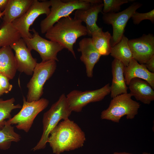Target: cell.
<instances>
[{"label": "cell", "mask_w": 154, "mask_h": 154, "mask_svg": "<svg viewBox=\"0 0 154 154\" xmlns=\"http://www.w3.org/2000/svg\"><path fill=\"white\" fill-rule=\"evenodd\" d=\"M86 140L85 134L80 127L68 118L58 123L52 130L48 143L54 153L61 154L82 147Z\"/></svg>", "instance_id": "cell-1"}, {"label": "cell", "mask_w": 154, "mask_h": 154, "mask_svg": "<svg viewBox=\"0 0 154 154\" xmlns=\"http://www.w3.org/2000/svg\"><path fill=\"white\" fill-rule=\"evenodd\" d=\"M82 23L69 16L62 18L46 32L45 37L67 49L76 59L74 45L79 38L88 34L86 27Z\"/></svg>", "instance_id": "cell-2"}, {"label": "cell", "mask_w": 154, "mask_h": 154, "mask_svg": "<svg viewBox=\"0 0 154 154\" xmlns=\"http://www.w3.org/2000/svg\"><path fill=\"white\" fill-rule=\"evenodd\" d=\"M50 12L40 22L42 34L45 33L62 18L69 16L74 11L87 9L92 4L101 3V0H50Z\"/></svg>", "instance_id": "cell-3"}, {"label": "cell", "mask_w": 154, "mask_h": 154, "mask_svg": "<svg viewBox=\"0 0 154 154\" xmlns=\"http://www.w3.org/2000/svg\"><path fill=\"white\" fill-rule=\"evenodd\" d=\"M72 112L70 109L66 96L61 94L58 100L44 114L42 119L43 132L33 151L44 148L48 143L50 134L60 121L68 118Z\"/></svg>", "instance_id": "cell-4"}, {"label": "cell", "mask_w": 154, "mask_h": 154, "mask_svg": "<svg viewBox=\"0 0 154 154\" xmlns=\"http://www.w3.org/2000/svg\"><path fill=\"white\" fill-rule=\"evenodd\" d=\"M129 93L118 95L111 100L108 108L101 113L102 119L119 123L121 118L126 115L127 119H132L137 114L139 103L133 100Z\"/></svg>", "instance_id": "cell-5"}, {"label": "cell", "mask_w": 154, "mask_h": 154, "mask_svg": "<svg viewBox=\"0 0 154 154\" xmlns=\"http://www.w3.org/2000/svg\"><path fill=\"white\" fill-rule=\"evenodd\" d=\"M56 62L51 60L37 63L32 76L27 85V101L31 102L40 99L43 93L44 85L52 76L56 68Z\"/></svg>", "instance_id": "cell-6"}, {"label": "cell", "mask_w": 154, "mask_h": 154, "mask_svg": "<svg viewBox=\"0 0 154 154\" xmlns=\"http://www.w3.org/2000/svg\"><path fill=\"white\" fill-rule=\"evenodd\" d=\"M23 101V105L20 111L5 123L11 125L15 124L17 129L27 132L36 117L48 106L49 102L46 98H41L38 100L28 102L24 96Z\"/></svg>", "instance_id": "cell-7"}, {"label": "cell", "mask_w": 154, "mask_h": 154, "mask_svg": "<svg viewBox=\"0 0 154 154\" xmlns=\"http://www.w3.org/2000/svg\"><path fill=\"white\" fill-rule=\"evenodd\" d=\"M50 0L40 2L33 0L30 7L21 17L14 21L12 24L18 31L22 38L32 37L30 32V27L38 17L42 14L47 16L50 12Z\"/></svg>", "instance_id": "cell-8"}, {"label": "cell", "mask_w": 154, "mask_h": 154, "mask_svg": "<svg viewBox=\"0 0 154 154\" xmlns=\"http://www.w3.org/2000/svg\"><path fill=\"white\" fill-rule=\"evenodd\" d=\"M142 5L141 3H134L123 11L118 13H102L104 23L112 26L113 33L110 40L111 47L119 42L123 35L125 28L129 19L137 9Z\"/></svg>", "instance_id": "cell-9"}, {"label": "cell", "mask_w": 154, "mask_h": 154, "mask_svg": "<svg viewBox=\"0 0 154 154\" xmlns=\"http://www.w3.org/2000/svg\"><path fill=\"white\" fill-rule=\"evenodd\" d=\"M110 93V87L108 83L101 88L94 90H73L66 97L72 111L79 112L88 104L100 101Z\"/></svg>", "instance_id": "cell-10"}, {"label": "cell", "mask_w": 154, "mask_h": 154, "mask_svg": "<svg viewBox=\"0 0 154 154\" xmlns=\"http://www.w3.org/2000/svg\"><path fill=\"white\" fill-rule=\"evenodd\" d=\"M32 31L33 33L32 38H23L29 49L38 52L42 61L51 60L58 61L57 54L64 48L57 42L42 37L33 28Z\"/></svg>", "instance_id": "cell-11"}, {"label": "cell", "mask_w": 154, "mask_h": 154, "mask_svg": "<svg viewBox=\"0 0 154 154\" xmlns=\"http://www.w3.org/2000/svg\"><path fill=\"white\" fill-rule=\"evenodd\" d=\"M133 58L140 64H145L154 55V36L149 33L129 40Z\"/></svg>", "instance_id": "cell-12"}, {"label": "cell", "mask_w": 154, "mask_h": 154, "mask_svg": "<svg viewBox=\"0 0 154 154\" xmlns=\"http://www.w3.org/2000/svg\"><path fill=\"white\" fill-rule=\"evenodd\" d=\"M10 46L15 52L17 70L28 75H32L37 60L33 57L23 39L21 38Z\"/></svg>", "instance_id": "cell-13"}, {"label": "cell", "mask_w": 154, "mask_h": 154, "mask_svg": "<svg viewBox=\"0 0 154 154\" xmlns=\"http://www.w3.org/2000/svg\"><path fill=\"white\" fill-rule=\"evenodd\" d=\"M78 51L81 53V61L85 65L88 77L93 76V69L101 55L94 47L91 38H84L79 42Z\"/></svg>", "instance_id": "cell-14"}, {"label": "cell", "mask_w": 154, "mask_h": 154, "mask_svg": "<svg viewBox=\"0 0 154 154\" xmlns=\"http://www.w3.org/2000/svg\"><path fill=\"white\" fill-rule=\"evenodd\" d=\"M103 7V3L92 4L87 9H78L75 11L74 18L86 25L88 34L91 36L94 33L102 31L97 25L96 22L98 14L102 12Z\"/></svg>", "instance_id": "cell-15"}, {"label": "cell", "mask_w": 154, "mask_h": 154, "mask_svg": "<svg viewBox=\"0 0 154 154\" xmlns=\"http://www.w3.org/2000/svg\"><path fill=\"white\" fill-rule=\"evenodd\" d=\"M124 76L127 85H129L132 79L137 78L146 81L154 89V73L149 71L144 64H139L133 58L125 67Z\"/></svg>", "instance_id": "cell-16"}, {"label": "cell", "mask_w": 154, "mask_h": 154, "mask_svg": "<svg viewBox=\"0 0 154 154\" xmlns=\"http://www.w3.org/2000/svg\"><path fill=\"white\" fill-rule=\"evenodd\" d=\"M125 66L119 60L114 59L112 63V80L110 87V96L113 98L119 95L127 93L124 76Z\"/></svg>", "instance_id": "cell-17"}, {"label": "cell", "mask_w": 154, "mask_h": 154, "mask_svg": "<svg viewBox=\"0 0 154 154\" xmlns=\"http://www.w3.org/2000/svg\"><path fill=\"white\" fill-rule=\"evenodd\" d=\"M128 85L129 93L137 100L148 105L154 100L153 89L146 81L133 78L131 80Z\"/></svg>", "instance_id": "cell-18"}, {"label": "cell", "mask_w": 154, "mask_h": 154, "mask_svg": "<svg viewBox=\"0 0 154 154\" xmlns=\"http://www.w3.org/2000/svg\"><path fill=\"white\" fill-rule=\"evenodd\" d=\"M33 0H9L5 9L2 24L12 23L27 11Z\"/></svg>", "instance_id": "cell-19"}, {"label": "cell", "mask_w": 154, "mask_h": 154, "mask_svg": "<svg viewBox=\"0 0 154 154\" xmlns=\"http://www.w3.org/2000/svg\"><path fill=\"white\" fill-rule=\"evenodd\" d=\"M17 70L15 55L10 46L0 48V74L9 80L15 77Z\"/></svg>", "instance_id": "cell-20"}, {"label": "cell", "mask_w": 154, "mask_h": 154, "mask_svg": "<svg viewBox=\"0 0 154 154\" xmlns=\"http://www.w3.org/2000/svg\"><path fill=\"white\" fill-rule=\"evenodd\" d=\"M110 54L114 59L121 62L125 66L133 58L129 44V39L124 35L120 41L112 47Z\"/></svg>", "instance_id": "cell-21"}, {"label": "cell", "mask_w": 154, "mask_h": 154, "mask_svg": "<svg viewBox=\"0 0 154 154\" xmlns=\"http://www.w3.org/2000/svg\"><path fill=\"white\" fill-rule=\"evenodd\" d=\"M91 36L93 45L101 55L107 56L110 54L112 36L108 31L104 32L102 31L95 32Z\"/></svg>", "instance_id": "cell-22"}, {"label": "cell", "mask_w": 154, "mask_h": 154, "mask_svg": "<svg viewBox=\"0 0 154 154\" xmlns=\"http://www.w3.org/2000/svg\"><path fill=\"white\" fill-rule=\"evenodd\" d=\"M21 38L12 23L2 24L0 29V46H10Z\"/></svg>", "instance_id": "cell-23"}, {"label": "cell", "mask_w": 154, "mask_h": 154, "mask_svg": "<svg viewBox=\"0 0 154 154\" xmlns=\"http://www.w3.org/2000/svg\"><path fill=\"white\" fill-rule=\"evenodd\" d=\"M21 138L20 135L15 131L11 125L5 123L4 127L0 129V149H9L12 142H18Z\"/></svg>", "instance_id": "cell-24"}, {"label": "cell", "mask_w": 154, "mask_h": 154, "mask_svg": "<svg viewBox=\"0 0 154 154\" xmlns=\"http://www.w3.org/2000/svg\"><path fill=\"white\" fill-rule=\"evenodd\" d=\"M15 99L12 98L9 99L3 100L0 98V129L4 126L6 119L11 118V113L15 109L21 108L19 104L15 105Z\"/></svg>", "instance_id": "cell-25"}, {"label": "cell", "mask_w": 154, "mask_h": 154, "mask_svg": "<svg viewBox=\"0 0 154 154\" xmlns=\"http://www.w3.org/2000/svg\"><path fill=\"white\" fill-rule=\"evenodd\" d=\"M133 1V0H103V7L102 13H106L118 12L122 5Z\"/></svg>", "instance_id": "cell-26"}, {"label": "cell", "mask_w": 154, "mask_h": 154, "mask_svg": "<svg viewBox=\"0 0 154 154\" xmlns=\"http://www.w3.org/2000/svg\"><path fill=\"white\" fill-rule=\"evenodd\" d=\"M135 25H138L143 20H148L152 23L154 22V9L145 13L135 12L131 17Z\"/></svg>", "instance_id": "cell-27"}, {"label": "cell", "mask_w": 154, "mask_h": 154, "mask_svg": "<svg viewBox=\"0 0 154 154\" xmlns=\"http://www.w3.org/2000/svg\"><path fill=\"white\" fill-rule=\"evenodd\" d=\"M9 79L6 76L0 74V84L7 93L12 90L13 86L9 82Z\"/></svg>", "instance_id": "cell-28"}, {"label": "cell", "mask_w": 154, "mask_h": 154, "mask_svg": "<svg viewBox=\"0 0 154 154\" xmlns=\"http://www.w3.org/2000/svg\"><path fill=\"white\" fill-rule=\"evenodd\" d=\"M144 64L149 71L154 73V55Z\"/></svg>", "instance_id": "cell-29"}, {"label": "cell", "mask_w": 154, "mask_h": 154, "mask_svg": "<svg viewBox=\"0 0 154 154\" xmlns=\"http://www.w3.org/2000/svg\"><path fill=\"white\" fill-rule=\"evenodd\" d=\"M9 1V0H0V11L5 10Z\"/></svg>", "instance_id": "cell-30"}, {"label": "cell", "mask_w": 154, "mask_h": 154, "mask_svg": "<svg viewBox=\"0 0 154 154\" xmlns=\"http://www.w3.org/2000/svg\"><path fill=\"white\" fill-rule=\"evenodd\" d=\"M5 93H7L2 88L0 84V96L3 95Z\"/></svg>", "instance_id": "cell-31"}, {"label": "cell", "mask_w": 154, "mask_h": 154, "mask_svg": "<svg viewBox=\"0 0 154 154\" xmlns=\"http://www.w3.org/2000/svg\"><path fill=\"white\" fill-rule=\"evenodd\" d=\"M113 154H133L127 153L126 152H115Z\"/></svg>", "instance_id": "cell-32"}, {"label": "cell", "mask_w": 154, "mask_h": 154, "mask_svg": "<svg viewBox=\"0 0 154 154\" xmlns=\"http://www.w3.org/2000/svg\"><path fill=\"white\" fill-rule=\"evenodd\" d=\"M5 11L4 10L2 12L0 13V18L3 16L5 13Z\"/></svg>", "instance_id": "cell-33"}, {"label": "cell", "mask_w": 154, "mask_h": 154, "mask_svg": "<svg viewBox=\"0 0 154 154\" xmlns=\"http://www.w3.org/2000/svg\"><path fill=\"white\" fill-rule=\"evenodd\" d=\"M142 154H151L150 153L144 152Z\"/></svg>", "instance_id": "cell-34"}]
</instances>
